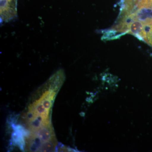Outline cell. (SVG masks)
I'll list each match as a JSON object with an SVG mask.
<instances>
[{"instance_id": "1", "label": "cell", "mask_w": 152, "mask_h": 152, "mask_svg": "<svg viewBox=\"0 0 152 152\" xmlns=\"http://www.w3.org/2000/svg\"><path fill=\"white\" fill-rule=\"evenodd\" d=\"M145 10L152 11V0H124L123 13L138 12Z\"/></svg>"}, {"instance_id": "2", "label": "cell", "mask_w": 152, "mask_h": 152, "mask_svg": "<svg viewBox=\"0 0 152 152\" xmlns=\"http://www.w3.org/2000/svg\"><path fill=\"white\" fill-rule=\"evenodd\" d=\"M138 17L140 29L137 37L152 47V17H148L145 20H142L139 16Z\"/></svg>"}, {"instance_id": "3", "label": "cell", "mask_w": 152, "mask_h": 152, "mask_svg": "<svg viewBox=\"0 0 152 152\" xmlns=\"http://www.w3.org/2000/svg\"><path fill=\"white\" fill-rule=\"evenodd\" d=\"M12 0H1V16L3 21H7L17 15L16 10L11 5Z\"/></svg>"}]
</instances>
